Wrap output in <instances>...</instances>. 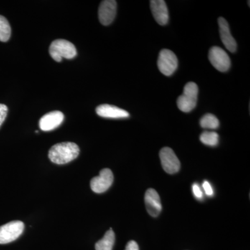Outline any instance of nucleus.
Listing matches in <instances>:
<instances>
[{
  "instance_id": "obj_7",
  "label": "nucleus",
  "mask_w": 250,
  "mask_h": 250,
  "mask_svg": "<svg viewBox=\"0 0 250 250\" xmlns=\"http://www.w3.org/2000/svg\"><path fill=\"white\" fill-rule=\"evenodd\" d=\"M159 156L163 169L167 173L172 174L178 172L181 167L180 161L171 148H162L159 153Z\"/></svg>"
},
{
  "instance_id": "obj_22",
  "label": "nucleus",
  "mask_w": 250,
  "mask_h": 250,
  "mask_svg": "<svg viewBox=\"0 0 250 250\" xmlns=\"http://www.w3.org/2000/svg\"><path fill=\"white\" fill-rule=\"evenodd\" d=\"M125 250H139V245L134 241L128 242Z\"/></svg>"
},
{
  "instance_id": "obj_20",
  "label": "nucleus",
  "mask_w": 250,
  "mask_h": 250,
  "mask_svg": "<svg viewBox=\"0 0 250 250\" xmlns=\"http://www.w3.org/2000/svg\"><path fill=\"white\" fill-rule=\"evenodd\" d=\"M202 187H203L204 190L208 196H212L213 195V188H212L209 182H207V181H205L203 182V184H202Z\"/></svg>"
},
{
  "instance_id": "obj_9",
  "label": "nucleus",
  "mask_w": 250,
  "mask_h": 250,
  "mask_svg": "<svg viewBox=\"0 0 250 250\" xmlns=\"http://www.w3.org/2000/svg\"><path fill=\"white\" fill-rule=\"evenodd\" d=\"M117 12V2L115 0H105L100 5L98 16L100 22L104 26L109 25L114 21Z\"/></svg>"
},
{
  "instance_id": "obj_8",
  "label": "nucleus",
  "mask_w": 250,
  "mask_h": 250,
  "mask_svg": "<svg viewBox=\"0 0 250 250\" xmlns=\"http://www.w3.org/2000/svg\"><path fill=\"white\" fill-rule=\"evenodd\" d=\"M113 182V174L108 168L100 171V174L90 181V188L96 193H103L111 187Z\"/></svg>"
},
{
  "instance_id": "obj_10",
  "label": "nucleus",
  "mask_w": 250,
  "mask_h": 250,
  "mask_svg": "<svg viewBox=\"0 0 250 250\" xmlns=\"http://www.w3.org/2000/svg\"><path fill=\"white\" fill-rule=\"evenodd\" d=\"M63 119L64 115L62 112L59 111L49 112L41 118L39 121V126L42 131H52L62 125Z\"/></svg>"
},
{
  "instance_id": "obj_1",
  "label": "nucleus",
  "mask_w": 250,
  "mask_h": 250,
  "mask_svg": "<svg viewBox=\"0 0 250 250\" xmlns=\"http://www.w3.org/2000/svg\"><path fill=\"white\" fill-rule=\"evenodd\" d=\"M80 152V147L76 143L64 142L52 146L49 150L48 156L54 164L62 165L75 160Z\"/></svg>"
},
{
  "instance_id": "obj_6",
  "label": "nucleus",
  "mask_w": 250,
  "mask_h": 250,
  "mask_svg": "<svg viewBox=\"0 0 250 250\" xmlns=\"http://www.w3.org/2000/svg\"><path fill=\"white\" fill-rule=\"evenodd\" d=\"M208 59L212 65L220 72H227L231 66V60L228 53L221 47L217 46L210 49Z\"/></svg>"
},
{
  "instance_id": "obj_16",
  "label": "nucleus",
  "mask_w": 250,
  "mask_h": 250,
  "mask_svg": "<svg viewBox=\"0 0 250 250\" xmlns=\"http://www.w3.org/2000/svg\"><path fill=\"white\" fill-rule=\"evenodd\" d=\"M200 125L204 129H215L218 128L220 122L214 115L207 113L200 120Z\"/></svg>"
},
{
  "instance_id": "obj_17",
  "label": "nucleus",
  "mask_w": 250,
  "mask_h": 250,
  "mask_svg": "<svg viewBox=\"0 0 250 250\" xmlns=\"http://www.w3.org/2000/svg\"><path fill=\"white\" fill-rule=\"evenodd\" d=\"M200 141L206 146L215 147L219 143V135L215 131H204L200 137Z\"/></svg>"
},
{
  "instance_id": "obj_3",
  "label": "nucleus",
  "mask_w": 250,
  "mask_h": 250,
  "mask_svg": "<svg viewBox=\"0 0 250 250\" xmlns=\"http://www.w3.org/2000/svg\"><path fill=\"white\" fill-rule=\"evenodd\" d=\"M198 86L194 82H188L184 86L183 94L177 99V106L184 113L191 111L196 106Z\"/></svg>"
},
{
  "instance_id": "obj_2",
  "label": "nucleus",
  "mask_w": 250,
  "mask_h": 250,
  "mask_svg": "<svg viewBox=\"0 0 250 250\" xmlns=\"http://www.w3.org/2000/svg\"><path fill=\"white\" fill-rule=\"evenodd\" d=\"M52 58L57 62H61L62 58L72 59L77 56L75 46L70 41L58 39L54 41L49 49Z\"/></svg>"
},
{
  "instance_id": "obj_5",
  "label": "nucleus",
  "mask_w": 250,
  "mask_h": 250,
  "mask_svg": "<svg viewBox=\"0 0 250 250\" xmlns=\"http://www.w3.org/2000/svg\"><path fill=\"white\" fill-rule=\"evenodd\" d=\"M22 221L16 220L0 227V244H7L18 239L24 231Z\"/></svg>"
},
{
  "instance_id": "obj_13",
  "label": "nucleus",
  "mask_w": 250,
  "mask_h": 250,
  "mask_svg": "<svg viewBox=\"0 0 250 250\" xmlns=\"http://www.w3.org/2000/svg\"><path fill=\"white\" fill-rule=\"evenodd\" d=\"M150 8L156 22L161 26L167 24L169 21V14L166 1L164 0H152L150 1Z\"/></svg>"
},
{
  "instance_id": "obj_21",
  "label": "nucleus",
  "mask_w": 250,
  "mask_h": 250,
  "mask_svg": "<svg viewBox=\"0 0 250 250\" xmlns=\"http://www.w3.org/2000/svg\"><path fill=\"white\" fill-rule=\"evenodd\" d=\"M192 191H193L194 195H195L197 199H202V197H203V193H202L201 189H200L198 184H194L193 185H192Z\"/></svg>"
},
{
  "instance_id": "obj_15",
  "label": "nucleus",
  "mask_w": 250,
  "mask_h": 250,
  "mask_svg": "<svg viewBox=\"0 0 250 250\" xmlns=\"http://www.w3.org/2000/svg\"><path fill=\"white\" fill-rule=\"evenodd\" d=\"M115 243V233L111 228L106 231L104 236L95 244L96 250H112Z\"/></svg>"
},
{
  "instance_id": "obj_18",
  "label": "nucleus",
  "mask_w": 250,
  "mask_h": 250,
  "mask_svg": "<svg viewBox=\"0 0 250 250\" xmlns=\"http://www.w3.org/2000/svg\"><path fill=\"white\" fill-rule=\"evenodd\" d=\"M11 29L9 22L4 16H0V41L7 42L11 37Z\"/></svg>"
},
{
  "instance_id": "obj_4",
  "label": "nucleus",
  "mask_w": 250,
  "mask_h": 250,
  "mask_svg": "<svg viewBox=\"0 0 250 250\" xmlns=\"http://www.w3.org/2000/svg\"><path fill=\"white\" fill-rule=\"evenodd\" d=\"M157 65L163 75L170 76L178 67V59L175 54L170 49H164L159 53Z\"/></svg>"
},
{
  "instance_id": "obj_12",
  "label": "nucleus",
  "mask_w": 250,
  "mask_h": 250,
  "mask_svg": "<svg viewBox=\"0 0 250 250\" xmlns=\"http://www.w3.org/2000/svg\"><path fill=\"white\" fill-rule=\"evenodd\" d=\"M145 202L147 211L151 216L157 217L160 214L162 210V205L161 203L160 197L154 189L149 188L146 191Z\"/></svg>"
},
{
  "instance_id": "obj_19",
  "label": "nucleus",
  "mask_w": 250,
  "mask_h": 250,
  "mask_svg": "<svg viewBox=\"0 0 250 250\" xmlns=\"http://www.w3.org/2000/svg\"><path fill=\"white\" fill-rule=\"evenodd\" d=\"M8 107L3 104H0V127L7 116Z\"/></svg>"
},
{
  "instance_id": "obj_14",
  "label": "nucleus",
  "mask_w": 250,
  "mask_h": 250,
  "mask_svg": "<svg viewBox=\"0 0 250 250\" xmlns=\"http://www.w3.org/2000/svg\"><path fill=\"white\" fill-rule=\"evenodd\" d=\"M96 113L99 116L105 118H126L129 113L124 109L109 104H102L96 108Z\"/></svg>"
},
{
  "instance_id": "obj_11",
  "label": "nucleus",
  "mask_w": 250,
  "mask_h": 250,
  "mask_svg": "<svg viewBox=\"0 0 250 250\" xmlns=\"http://www.w3.org/2000/svg\"><path fill=\"white\" fill-rule=\"evenodd\" d=\"M219 31H220V39L225 47L229 52H236L237 49L236 41L233 39L230 32L229 26L228 21L225 18L220 17L218 18Z\"/></svg>"
}]
</instances>
